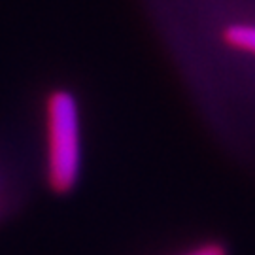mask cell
<instances>
[{
  "label": "cell",
  "mask_w": 255,
  "mask_h": 255,
  "mask_svg": "<svg viewBox=\"0 0 255 255\" xmlns=\"http://www.w3.org/2000/svg\"><path fill=\"white\" fill-rule=\"evenodd\" d=\"M46 180L55 193H68L80 182L83 168L82 112L76 95L55 89L44 108Z\"/></svg>",
  "instance_id": "6da1fadb"
},
{
  "label": "cell",
  "mask_w": 255,
  "mask_h": 255,
  "mask_svg": "<svg viewBox=\"0 0 255 255\" xmlns=\"http://www.w3.org/2000/svg\"><path fill=\"white\" fill-rule=\"evenodd\" d=\"M223 40L229 47L255 57V23H231L223 30Z\"/></svg>",
  "instance_id": "7a4b0ae2"
},
{
  "label": "cell",
  "mask_w": 255,
  "mask_h": 255,
  "mask_svg": "<svg viewBox=\"0 0 255 255\" xmlns=\"http://www.w3.org/2000/svg\"><path fill=\"white\" fill-rule=\"evenodd\" d=\"M178 255H227V248L221 242H202L183 250Z\"/></svg>",
  "instance_id": "3957f363"
}]
</instances>
